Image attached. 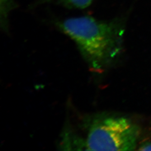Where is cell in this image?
Instances as JSON below:
<instances>
[{
    "label": "cell",
    "mask_w": 151,
    "mask_h": 151,
    "mask_svg": "<svg viewBox=\"0 0 151 151\" xmlns=\"http://www.w3.org/2000/svg\"><path fill=\"white\" fill-rule=\"evenodd\" d=\"M56 26L75 43L90 70L95 73H103L120 50L122 29L116 20L80 16L58 21Z\"/></svg>",
    "instance_id": "cell-1"
},
{
    "label": "cell",
    "mask_w": 151,
    "mask_h": 151,
    "mask_svg": "<svg viewBox=\"0 0 151 151\" xmlns=\"http://www.w3.org/2000/svg\"><path fill=\"white\" fill-rule=\"evenodd\" d=\"M84 150L89 151H133L138 128L124 117L105 114L90 116L85 120Z\"/></svg>",
    "instance_id": "cell-2"
},
{
    "label": "cell",
    "mask_w": 151,
    "mask_h": 151,
    "mask_svg": "<svg viewBox=\"0 0 151 151\" xmlns=\"http://www.w3.org/2000/svg\"><path fill=\"white\" fill-rule=\"evenodd\" d=\"M93 0H37L34 7L47 4H56L69 9H85L91 5Z\"/></svg>",
    "instance_id": "cell-3"
},
{
    "label": "cell",
    "mask_w": 151,
    "mask_h": 151,
    "mask_svg": "<svg viewBox=\"0 0 151 151\" xmlns=\"http://www.w3.org/2000/svg\"><path fill=\"white\" fill-rule=\"evenodd\" d=\"M16 7L14 0H0L1 25L4 30H8L9 14Z\"/></svg>",
    "instance_id": "cell-4"
},
{
    "label": "cell",
    "mask_w": 151,
    "mask_h": 151,
    "mask_svg": "<svg viewBox=\"0 0 151 151\" xmlns=\"http://www.w3.org/2000/svg\"><path fill=\"white\" fill-rule=\"evenodd\" d=\"M140 150L142 151H151V144L146 143L141 147Z\"/></svg>",
    "instance_id": "cell-5"
}]
</instances>
